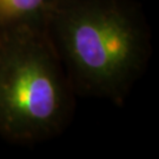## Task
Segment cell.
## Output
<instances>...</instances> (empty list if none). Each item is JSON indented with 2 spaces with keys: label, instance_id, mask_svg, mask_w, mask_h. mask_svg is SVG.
Wrapping results in <instances>:
<instances>
[{
  "label": "cell",
  "instance_id": "4",
  "mask_svg": "<svg viewBox=\"0 0 159 159\" xmlns=\"http://www.w3.org/2000/svg\"><path fill=\"white\" fill-rule=\"evenodd\" d=\"M2 31H4V30L0 29V41H1V35H2Z\"/></svg>",
  "mask_w": 159,
  "mask_h": 159
},
{
  "label": "cell",
  "instance_id": "1",
  "mask_svg": "<svg viewBox=\"0 0 159 159\" xmlns=\"http://www.w3.org/2000/svg\"><path fill=\"white\" fill-rule=\"evenodd\" d=\"M43 26L75 96L121 105L152 52L134 0H57Z\"/></svg>",
  "mask_w": 159,
  "mask_h": 159
},
{
  "label": "cell",
  "instance_id": "3",
  "mask_svg": "<svg viewBox=\"0 0 159 159\" xmlns=\"http://www.w3.org/2000/svg\"><path fill=\"white\" fill-rule=\"evenodd\" d=\"M57 0H0V29L43 26Z\"/></svg>",
  "mask_w": 159,
  "mask_h": 159
},
{
  "label": "cell",
  "instance_id": "2",
  "mask_svg": "<svg viewBox=\"0 0 159 159\" xmlns=\"http://www.w3.org/2000/svg\"><path fill=\"white\" fill-rule=\"evenodd\" d=\"M74 93L44 26L2 31L0 41V136L34 144L61 133Z\"/></svg>",
  "mask_w": 159,
  "mask_h": 159
}]
</instances>
